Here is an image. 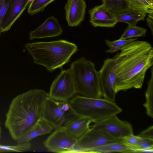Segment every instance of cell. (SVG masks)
I'll return each mask as SVG.
<instances>
[{"label": "cell", "instance_id": "1", "mask_svg": "<svg viewBox=\"0 0 153 153\" xmlns=\"http://www.w3.org/2000/svg\"><path fill=\"white\" fill-rule=\"evenodd\" d=\"M114 58L116 65V93L131 88L140 89L143 85L147 70L153 64V48L143 41L128 44Z\"/></svg>", "mask_w": 153, "mask_h": 153}, {"label": "cell", "instance_id": "2", "mask_svg": "<svg viewBox=\"0 0 153 153\" xmlns=\"http://www.w3.org/2000/svg\"><path fill=\"white\" fill-rule=\"evenodd\" d=\"M48 93L41 89L30 90L19 94L11 102L4 126L16 140L28 133L42 117Z\"/></svg>", "mask_w": 153, "mask_h": 153}, {"label": "cell", "instance_id": "3", "mask_svg": "<svg viewBox=\"0 0 153 153\" xmlns=\"http://www.w3.org/2000/svg\"><path fill=\"white\" fill-rule=\"evenodd\" d=\"M25 47L33 62L45 67L50 72L57 68L62 69L78 51L76 44L63 39L28 43Z\"/></svg>", "mask_w": 153, "mask_h": 153}, {"label": "cell", "instance_id": "4", "mask_svg": "<svg viewBox=\"0 0 153 153\" xmlns=\"http://www.w3.org/2000/svg\"><path fill=\"white\" fill-rule=\"evenodd\" d=\"M69 69L77 93L86 97L102 98L98 71L94 63L82 56L73 62Z\"/></svg>", "mask_w": 153, "mask_h": 153}, {"label": "cell", "instance_id": "5", "mask_svg": "<svg viewBox=\"0 0 153 153\" xmlns=\"http://www.w3.org/2000/svg\"><path fill=\"white\" fill-rule=\"evenodd\" d=\"M75 112L79 116L95 123L106 118L117 115L122 109L115 102L103 98H94L75 96L69 101Z\"/></svg>", "mask_w": 153, "mask_h": 153}, {"label": "cell", "instance_id": "6", "mask_svg": "<svg viewBox=\"0 0 153 153\" xmlns=\"http://www.w3.org/2000/svg\"><path fill=\"white\" fill-rule=\"evenodd\" d=\"M79 116L69 101L56 100L49 97L45 101L42 118L55 129L64 128Z\"/></svg>", "mask_w": 153, "mask_h": 153}, {"label": "cell", "instance_id": "7", "mask_svg": "<svg viewBox=\"0 0 153 153\" xmlns=\"http://www.w3.org/2000/svg\"><path fill=\"white\" fill-rule=\"evenodd\" d=\"M49 97L59 101H69L77 94L73 76L70 69L62 70L52 82Z\"/></svg>", "mask_w": 153, "mask_h": 153}, {"label": "cell", "instance_id": "8", "mask_svg": "<svg viewBox=\"0 0 153 153\" xmlns=\"http://www.w3.org/2000/svg\"><path fill=\"white\" fill-rule=\"evenodd\" d=\"M122 142L103 130L91 126L87 132L77 140V153H89L97 147L116 142Z\"/></svg>", "mask_w": 153, "mask_h": 153}, {"label": "cell", "instance_id": "9", "mask_svg": "<svg viewBox=\"0 0 153 153\" xmlns=\"http://www.w3.org/2000/svg\"><path fill=\"white\" fill-rule=\"evenodd\" d=\"M77 140L64 128L55 129L44 142L49 151L57 153H77Z\"/></svg>", "mask_w": 153, "mask_h": 153}, {"label": "cell", "instance_id": "10", "mask_svg": "<svg viewBox=\"0 0 153 153\" xmlns=\"http://www.w3.org/2000/svg\"><path fill=\"white\" fill-rule=\"evenodd\" d=\"M116 65L114 58H108L98 71L100 90L102 98L115 102Z\"/></svg>", "mask_w": 153, "mask_h": 153}, {"label": "cell", "instance_id": "11", "mask_svg": "<svg viewBox=\"0 0 153 153\" xmlns=\"http://www.w3.org/2000/svg\"><path fill=\"white\" fill-rule=\"evenodd\" d=\"M91 126L103 130L113 137L122 140L125 137L133 134L131 124L120 119L117 115L94 123Z\"/></svg>", "mask_w": 153, "mask_h": 153}, {"label": "cell", "instance_id": "12", "mask_svg": "<svg viewBox=\"0 0 153 153\" xmlns=\"http://www.w3.org/2000/svg\"><path fill=\"white\" fill-rule=\"evenodd\" d=\"M86 7L84 0H67L65 6V19L69 26L76 27L84 19Z\"/></svg>", "mask_w": 153, "mask_h": 153}, {"label": "cell", "instance_id": "13", "mask_svg": "<svg viewBox=\"0 0 153 153\" xmlns=\"http://www.w3.org/2000/svg\"><path fill=\"white\" fill-rule=\"evenodd\" d=\"M90 22L94 27H111L118 22L115 14L108 10L102 4L89 11Z\"/></svg>", "mask_w": 153, "mask_h": 153}, {"label": "cell", "instance_id": "14", "mask_svg": "<svg viewBox=\"0 0 153 153\" xmlns=\"http://www.w3.org/2000/svg\"><path fill=\"white\" fill-rule=\"evenodd\" d=\"M63 32L58 19L52 16L30 33L29 39L55 37L61 35Z\"/></svg>", "mask_w": 153, "mask_h": 153}, {"label": "cell", "instance_id": "15", "mask_svg": "<svg viewBox=\"0 0 153 153\" xmlns=\"http://www.w3.org/2000/svg\"><path fill=\"white\" fill-rule=\"evenodd\" d=\"M30 0H10L9 11L2 28V33L9 30L26 8Z\"/></svg>", "mask_w": 153, "mask_h": 153}, {"label": "cell", "instance_id": "16", "mask_svg": "<svg viewBox=\"0 0 153 153\" xmlns=\"http://www.w3.org/2000/svg\"><path fill=\"white\" fill-rule=\"evenodd\" d=\"M92 123L89 119L81 116L74 120L64 128L72 137L77 140L82 137L90 127Z\"/></svg>", "mask_w": 153, "mask_h": 153}, {"label": "cell", "instance_id": "17", "mask_svg": "<svg viewBox=\"0 0 153 153\" xmlns=\"http://www.w3.org/2000/svg\"><path fill=\"white\" fill-rule=\"evenodd\" d=\"M146 13L130 10L125 12L115 14L117 22H123L127 24L128 26L136 25L137 22L143 20Z\"/></svg>", "mask_w": 153, "mask_h": 153}, {"label": "cell", "instance_id": "18", "mask_svg": "<svg viewBox=\"0 0 153 153\" xmlns=\"http://www.w3.org/2000/svg\"><path fill=\"white\" fill-rule=\"evenodd\" d=\"M131 152V150L122 142H116L97 147L89 153Z\"/></svg>", "mask_w": 153, "mask_h": 153}, {"label": "cell", "instance_id": "19", "mask_svg": "<svg viewBox=\"0 0 153 153\" xmlns=\"http://www.w3.org/2000/svg\"><path fill=\"white\" fill-rule=\"evenodd\" d=\"M102 4L109 11L119 14L130 10L129 0H101Z\"/></svg>", "mask_w": 153, "mask_h": 153}, {"label": "cell", "instance_id": "20", "mask_svg": "<svg viewBox=\"0 0 153 153\" xmlns=\"http://www.w3.org/2000/svg\"><path fill=\"white\" fill-rule=\"evenodd\" d=\"M150 78L147 83V87L145 92L146 102L143 106L146 110L147 115L153 118V68L151 70Z\"/></svg>", "mask_w": 153, "mask_h": 153}, {"label": "cell", "instance_id": "21", "mask_svg": "<svg viewBox=\"0 0 153 153\" xmlns=\"http://www.w3.org/2000/svg\"><path fill=\"white\" fill-rule=\"evenodd\" d=\"M137 38H131L127 39H119L111 41L108 39H106L105 42L108 47L109 49L105 52L107 53H112L121 51L124 47L131 42L136 40Z\"/></svg>", "mask_w": 153, "mask_h": 153}, {"label": "cell", "instance_id": "22", "mask_svg": "<svg viewBox=\"0 0 153 153\" xmlns=\"http://www.w3.org/2000/svg\"><path fill=\"white\" fill-rule=\"evenodd\" d=\"M130 10L148 14L153 13V6L145 0H129Z\"/></svg>", "mask_w": 153, "mask_h": 153}, {"label": "cell", "instance_id": "23", "mask_svg": "<svg viewBox=\"0 0 153 153\" xmlns=\"http://www.w3.org/2000/svg\"><path fill=\"white\" fill-rule=\"evenodd\" d=\"M147 30L136 25L128 26L125 30L120 39H127L142 36H145Z\"/></svg>", "mask_w": 153, "mask_h": 153}, {"label": "cell", "instance_id": "24", "mask_svg": "<svg viewBox=\"0 0 153 153\" xmlns=\"http://www.w3.org/2000/svg\"><path fill=\"white\" fill-rule=\"evenodd\" d=\"M55 0H32L29 4L27 12L31 15L42 12L49 4Z\"/></svg>", "mask_w": 153, "mask_h": 153}, {"label": "cell", "instance_id": "25", "mask_svg": "<svg viewBox=\"0 0 153 153\" xmlns=\"http://www.w3.org/2000/svg\"><path fill=\"white\" fill-rule=\"evenodd\" d=\"M31 147L30 142L17 143L13 146L0 145V152H22L29 150Z\"/></svg>", "mask_w": 153, "mask_h": 153}, {"label": "cell", "instance_id": "26", "mask_svg": "<svg viewBox=\"0 0 153 153\" xmlns=\"http://www.w3.org/2000/svg\"><path fill=\"white\" fill-rule=\"evenodd\" d=\"M10 3V0H0V35L2 33V28L9 13Z\"/></svg>", "mask_w": 153, "mask_h": 153}, {"label": "cell", "instance_id": "27", "mask_svg": "<svg viewBox=\"0 0 153 153\" xmlns=\"http://www.w3.org/2000/svg\"><path fill=\"white\" fill-rule=\"evenodd\" d=\"M142 138L133 134L124 137L122 142L128 146L131 150V152H134L137 149Z\"/></svg>", "mask_w": 153, "mask_h": 153}, {"label": "cell", "instance_id": "28", "mask_svg": "<svg viewBox=\"0 0 153 153\" xmlns=\"http://www.w3.org/2000/svg\"><path fill=\"white\" fill-rule=\"evenodd\" d=\"M40 136L51 133L54 129L53 126L42 117L36 124Z\"/></svg>", "mask_w": 153, "mask_h": 153}, {"label": "cell", "instance_id": "29", "mask_svg": "<svg viewBox=\"0 0 153 153\" xmlns=\"http://www.w3.org/2000/svg\"><path fill=\"white\" fill-rule=\"evenodd\" d=\"M134 152L153 153V140L142 138L137 149Z\"/></svg>", "mask_w": 153, "mask_h": 153}, {"label": "cell", "instance_id": "30", "mask_svg": "<svg viewBox=\"0 0 153 153\" xmlns=\"http://www.w3.org/2000/svg\"><path fill=\"white\" fill-rule=\"evenodd\" d=\"M40 136L39 131L36 124L27 134L16 140L17 143L29 142L32 139Z\"/></svg>", "mask_w": 153, "mask_h": 153}, {"label": "cell", "instance_id": "31", "mask_svg": "<svg viewBox=\"0 0 153 153\" xmlns=\"http://www.w3.org/2000/svg\"><path fill=\"white\" fill-rule=\"evenodd\" d=\"M138 136L143 139L153 140V126L149 127L146 129L142 131Z\"/></svg>", "mask_w": 153, "mask_h": 153}, {"label": "cell", "instance_id": "32", "mask_svg": "<svg viewBox=\"0 0 153 153\" xmlns=\"http://www.w3.org/2000/svg\"><path fill=\"white\" fill-rule=\"evenodd\" d=\"M153 19L149 17L146 18L147 24L150 28L152 34H153Z\"/></svg>", "mask_w": 153, "mask_h": 153}, {"label": "cell", "instance_id": "33", "mask_svg": "<svg viewBox=\"0 0 153 153\" xmlns=\"http://www.w3.org/2000/svg\"><path fill=\"white\" fill-rule=\"evenodd\" d=\"M146 0L149 4L152 6H153V0Z\"/></svg>", "mask_w": 153, "mask_h": 153}, {"label": "cell", "instance_id": "34", "mask_svg": "<svg viewBox=\"0 0 153 153\" xmlns=\"http://www.w3.org/2000/svg\"><path fill=\"white\" fill-rule=\"evenodd\" d=\"M1 123H0V138L1 137Z\"/></svg>", "mask_w": 153, "mask_h": 153}]
</instances>
